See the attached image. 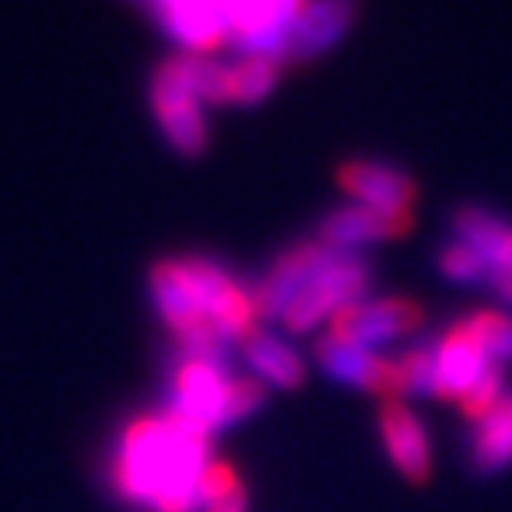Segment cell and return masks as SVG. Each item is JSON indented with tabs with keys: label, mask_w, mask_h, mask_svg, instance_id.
<instances>
[{
	"label": "cell",
	"mask_w": 512,
	"mask_h": 512,
	"mask_svg": "<svg viewBox=\"0 0 512 512\" xmlns=\"http://www.w3.org/2000/svg\"><path fill=\"white\" fill-rule=\"evenodd\" d=\"M265 403V384L255 377H232L228 384V403H225V427L238 423L248 413H255Z\"/></svg>",
	"instance_id": "cell-21"
},
{
	"label": "cell",
	"mask_w": 512,
	"mask_h": 512,
	"mask_svg": "<svg viewBox=\"0 0 512 512\" xmlns=\"http://www.w3.org/2000/svg\"><path fill=\"white\" fill-rule=\"evenodd\" d=\"M503 400V377H499V370L496 367H489L483 377H479V384L466 394L463 400H460V407H463V413L470 420H486L489 413L496 410V403Z\"/></svg>",
	"instance_id": "cell-20"
},
{
	"label": "cell",
	"mask_w": 512,
	"mask_h": 512,
	"mask_svg": "<svg viewBox=\"0 0 512 512\" xmlns=\"http://www.w3.org/2000/svg\"><path fill=\"white\" fill-rule=\"evenodd\" d=\"M423 324L420 304L407 298H377V301H357L351 308L331 318V334H341L347 341H357L364 347L394 341Z\"/></svg>",
	"instance_id": "cell-10"
},
{
	"label": "cell",
	"mask_w": 512,
	"mask_h": 512,
	"mask_svg": "<svg viewBox=\"0 0 512 512\" xmlns=\"http://www.w3.org/2000/svg\"><path fill=\"white\" fill-rule=\"evenodd\" d=\"M337 179H341V189L357 205H367V209H380V212H410L413 195H417V185H413L407 172L374 159L344 162Z\"/></svg>",
	"instance_id": "cell-12"
},
{
	"label": "cell",
	"mask_w": 512,
	"mask_h": 512,
	"mask_svg": "<svg viewBox=\"0 0 512 512\" xmlns=\"http://www.w3.org/2000/svg\"><path fill=\"white\" fill-rule=\"evenodd\" d=\"M470 321V328L476 334V341L483 344V351L489 357V364H506L512 361V318L503 311H476Z\"/></svg>",
	"instance_id": "cell-19"
},
{
	"label": "cell",
	"mask_w": 512,
	"mask_h": 512,
	"mask_svg": "<svg viewBox=\"0 0 512 512\" xmlns=\"http://www.w3.org/2000/svg\"><path fill=\"white\" fill-rule=\"evenodd\" d=\"M209 460V437L162 413L129 423L110 473L116 493L133 503H149L159 512H195L202 509L199 479Z\"/></svg>",
	"instance_id": "cell-2"
},
{
	"label": "cell",
	"mask_w": 512,
	"mask_h": 512,
	"mask_svg": "<svg viewBox=\"0 0 512 512\" xmlns=\"http://www.w3.org/2000/svg\"><path fill=\"white\" fill-rule=\"evenodd\" d=\"M440 268H443L446 278L463 281V285H473V281H486L483 261H479V255L473 252L470 245H463V242H453L450 248H443Z\"/></svg>",
	"instance_id": "cell-22"
},
{
	"label": "cell",
	"mask_w": 512,
	"mask_h": 512,
	"mask_svg": "<svg viewBox=\"0 0 512 512\" xmlns=\"http://www.w3.org/2000/svg\"><path fill=\"white\" fill-rule=\"evenodd\" d=\"M413 225L410 212H380L367 209V205H344L324 215L321 222V242L341 252H351L357 245H374V242H390L400 238Z\"/></svg>",
	"instance_id": "cell-13"
},
{
	"label": "cell",
	"mask_w": 512,
	"mask_h": 512,
	"mask_svg": "<svg viewBox=\"0 0 512 512\" xmlns=\"http://www.w3.org/2000/svg\"><path fill=\"white\" fill-rule=\"evenodd\" d=\"M367 285L364 258L324 242H301L275 258L252 298L258 318H281L291 334H304L361 301Z\"/></svg>",
	"instance_id": "cell-3"
},
{
	"label": "cell",
	"mask_w": 512,
	"mask_h": 512,
	"mask_svg": "<svg viewBox=\"0 0 512 512\" xmlns=\"http://www.w3.org/2000/svg\"><path fill=\"white\" fill-rule=\"evenodd\" d=\"M351 24H354V0H308L288 34L285 60L304 63L321 57V53H328L347 34Z\"/></svg>",
	"instance_id": "cell-14"
},
{
	"label": "cell",
	"mask_w": 512,
	"mask_h": 512,
	"mask_svg": "<svg viewBox=\"0 0 512 512\" xmlns=\"http://www.w3.org/2000/svg\"><path fill=\"white\" fill-rule=\"evenodd\" d=\"M245 357H248V364L255 367V374L261 380H268V384L285 387V390L301 387V380H304L301 357L294 354L285 341H278V337L252 334L245 341Z\"/></svg>",
	"instance_id": "cell-17"
},
{
	"label": "cell",
	"mask_w": 512,
	"mask_h": 512,
	"mask_svg": "<svg viewBox=\"0 0 512 512\" xmlns=\"http://www.w3.org/2000/svg\"><path fill=\"white\" fill-rule=\"evenodd\" d=\"M166 34L185 53H212L228 43V0H149Z\"/></svg>",
	"instance_id": "cell-11"
},
{
	"label": "cell",
	"mask_w": 512,
	"mask_h": 512,
	"mask_svg": "<svg viewBox=\"0 0 512 512\" xmlns=\"http://www.w3.org/2000/svg\"><path fill=\"white\" fill-rule=\"evenodd\" d=\"M318 364L328 370L334 380L351 387H364L370 394L380 397H400L403 394V380L397 357H380L374 354V347H364L357 341H347L341 334H328L318 341Z\"/></svg>",
	"instance_id": "cell-7"
},
{
	"label": "cell",
	"mask_w": 512,
	"mask_h": 512,
	"mask_svg": "<svg viewBox=\"0 0 512 512\" xmlns=\"http://www.w3.org/2000/svg\"><path fill=\"white\" fill-rule=\"evenodd\" d=\"M228 384H232V377H225L219 361L189 354L172 377V403L166 413L209 437L212 430L225 427Z\"/></svg>",
	"instance_id": "cell-5"
},
{
	"label": "cell",
	"mask_w": 512,
	"mask_h": 512,
	"mask_svg": "<svg viewBox=\"0 0 512 512\" xmlns=\"http://www.w3.org/2000/svg\"><path fill=\"white\" fill-rule=\"evenodd\" d=\"M308 0H228V43L238 53L285 60V43Z\"/></svg>",
	"instance_id": "cell-6"
},
{
	"label": "cell",
	"mask_w": 512,
	"mask_h": 512,
	"mask_svg": "<svg viewBox=\"0 0 512 512\" xmlns=\"http://www.w3.org/2000/svg\"><path fill=\"white\" fill-rule=\"evenodd\" d=\"M245 506H248L245 489H238L232 496H222V499H215V503H209L205 512H245Z\"/></svg>",
	"instance_id": "cell-24"
},
{
	"label": "cell",
	"mask_w": 512,
	"mask_h": 512,
	"mask_svg": "<svg viewBox=\"0 0 512 512\" xmlns=\"http://www.w3.org/2000/svg\"><path fill=\"white\" fill-rule=\"evenodd\" d=\"M489 367L493 364L476 341L470 321H456L433 347V394L460 403Z\"/></svg>",
	"instance_id": "cell-9"
},
{
	"label": "cell",
	"mask_w": 512,
	"mask_h": 512,
	"mask_svg": "<svg viewBox=\"0 0 512 512\" xmlns=\"http://www.w3.org/2000/svg\"><path fill=\"white\" fill-rule=\"evenodd\" d=\"M380 440L387 446V456L410 483H423L430 476L427 430L403 403H384V410H380Z\"/></svg>",
	"instance_id": "cell-15"
},
{
	"label": "cell",
	"mask_w": 512,
	"mask_h": 512,
	"mask_svg": "<svg viewBox=\"0 0 512 512\" xmlns=\"http://www.w3.org/2000/svg\"><path fill=\"white\" fill-rule=\"evenodd\" d=\"M473 466L483 473L503 470L512 463V397H503L486 420L476 423L473 433Z\"/></svg>",
	"instance_id": "cell-18"
},
{
	"label": "cell",
	"mask_w": 512,
	"mask_h": 512,
	"mask_svg": "<svg viewBox=\"0 0 512 512\" xmlns=\"http://www.w3.org/2000/svg\"><path fill=\"white\" fill-rule=\"evenodd\" d=\"M152 113L166 136V143L179 156H202L209 143V126H205V103L195 96L185 60L169 57L152 76Z\"/></svg>",
	"instance_id": "cell-4"
},
{
	"label": "cell",
	"mask_w": 512,
	"mask_h": 512,
	"mask_svg": "<svg viewBox=\"0 0 512 512\" xmlns=\"http://www.w3.org/2000/svg\"><path fill=\"white\" fill-rule=\"evenodd\" d=\"M242 489V483H238V473L232 463H222V460H209L202 470V479H199V503L202 509L215 503V499L222 496H232Z\"/></svg>",
	"instance_id": "cell-23"
},
{
	"label": "cell",
	"mask_w": 512,
	"mask_h": 512,
	"mask_svg": "<svg viewBox=\"0 0 512 512\" xmlns=\"http://www.w3.org/2000/svg\"><path fill=\"white\" fill-rule=\"evenodd\" d=\"M152 301L192 357L219 361L222 347L255 334L252 291L209 258H166L152 268Z\"/></svg>",
	"instance_id": "cell-1"
},
{
	"label": "cell",
	"mask_w": 512,
	"mask_h": 512,
	"mask_svg": "<svg viewBox=\"0 0 512 512\" xmlns=\"http://www.w3.org/2000/svg\"><path fill=\"white\" fill-rule=\"evenodd\" d=\"M281 76V60L265 53H242L235 63H225V103L255 106L275 90Z\"/></svg>",
	"instance_id": "cell-16"
},
{
	"label": "cell",
	"mask_w": 512,
	"mask_h": 512,
	"mask_svg": "<svg viewBox=\"0 0 512 512\" xmlns=\"http://www.w3.org/2000/svg\"><path fill=\"white\" fill-rule=\"evenodd\" d=\"M456 242L470 245L486 268V281L503 301L512 304V225L499 215L466 205L453 219Z\"/></svg>",
	"instance_id": "cell-8"
}]
</instances>
